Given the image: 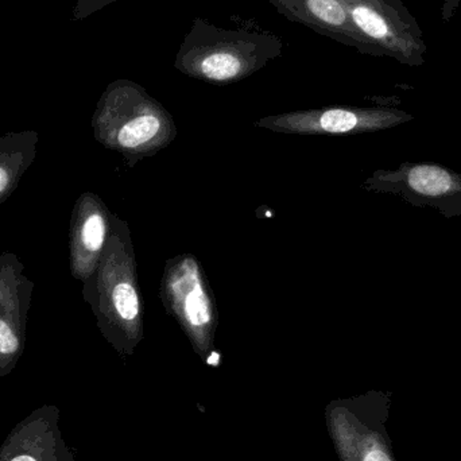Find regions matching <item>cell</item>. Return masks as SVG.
<instances>
[{"label": "cell", "mask_w": 461, "mask_h": 461, "mask_svg": "<svg viewBox=\"0 0 461 461\" xmlns=\"http://www.w3.org/2000/svg\"><path fill=\"white\" fill-rule=\"evenodd\" d=\"M411 121L414 116L400 108L333 105L266 116L254 126L279 134L357 135L384 131Z\"/></svg>", "instance_id": "obj_7"}, {"label": "cell", "mask_w": 461, "mask_h": 461, "mask_svg": "<svg viewBox=\"0 0 461 461\" xmlns=\"http://www.w3.org/2000/svg\"><path fill=\"white\" fill-rule=\"evenodd\" d=\"M461 0H443V7H441V19L444 23H448L456 15L459 10Z\"/></svg>", "instance_id": "obj_14"}, {"label": "cell", "mask_w": 461, "mask_h": 461, "mask_svg": "<svg viewBox=\"0 0 461 461\" xmlns=\"http://www.w3.org/2000/svg\"><path fill=\"white\" fill-rule=\"evenodd\" d=\"M387 2H389L390 5H394L397 10L403 11V13H409L408 8L403 5V3L401 2V0H387Z\"/></svg>", "instance_id": "obj_15"}, {"label": "cell", "mask_w": 461, "mask_h": 461, "mask_svg": "<svg viewBox=\"0 0 461 461\" xmlns=\"http://www.w3.org/2000/svg\"><path fill=\"white\" fill-rule=\"evenodd\" d=\"M83 297L97 327L121 354L131 355L145 336V308L127 221L113 215L110 236Z\"/></svg>", "instance_id": "obj_1"}, {"label": "cell", "mask_w": 461, "mask_h": 461, "mask_svg": "<svg viewBox=\"0 0 461 461\" xmlns=\"http://www.w3.org/2000/svg\"><path fill=\"white\" fill-rule=\"evenodd\" d=\"M113 213L92 192L76 200L69 226V267L73 278L86 284L99 266L110 236Z\"/></svg>", "instance_id": "obj_9"}, {"label": "cell", "mask_w": 461, "mask_h": 461, "mask_svg": "<svg viewBox=\"0 0 461 461\" xmlns=\"http://www.w3.org/2000/svg\"><path fill=\"white\" fill-rule=\"evenodd\" d=\"M284 41L273 32L221 29L196 18L181 42L175 68L212 86H230L284 56Z\"/></svg>", "instance_id": "obj_3"}, {"label": "cell", "mask_w": 461, "mask_h": 461, "mask_svg": "<svg viewBox=\"0 0 461 461\" xmlns=\"http://www.w3.org/2000/svg\"><path fill=\"white\" fill-rule=\"evenodd\" d=\"M281 15L303 24L317 34L357 49L360 54L376 56V51L352 26L344 0H267Z\"/></svg>", "instance_id": "obj_11"}, {"label": "cell", "mask_w": 461, "mask_h": 461, "mask_svg": "<svg viewBox=\"0 0 461 461\" xmlns=\"http://www.w3.org/2000/svg\"><path fill=\"white\" fill-rule=\"evenodd\" d=\"M363 189L438 211L446 219L461 216V173L436 162H403L394 169L375 170Z\"/></svg>", "instance_id": "obj_6"}, {"label": "cell", "mask_w": 461, "mask_h": 461, "mask_svg": "<svg viewBox=\"0 0 461 461\" xmlns=\"http://www.w3.org/2000/svg\"><path fill=\"white\" fill-rule=\"evenodd\" d=\"M115 2L118 0H77L73 7L72 19L73 21H84Z\"/></svg>", "instance_id": "obj_13"}, {"label": "cell", "mask_w": 461, "mask_h": 461, "mask_svg": "<svg viewBox=\"0 0 461 461\" xmlns=\"http://www.w3.org/2000/svg\"><path fill=\"white\" fill-rule=\"evenodd\" d=\"M95 140L121 154L129 167L154 157L177 137L169 111L135 81L108 84L92 116Z\"/></svg>", "instance_id": "obj_2"}, {"label": "cell", "mask_w": 461, "mask_h": 461, "mask_svg": "<svg viewBox=\"0 0 461 461\" xmlns=\"http://www.w3.org/2000/svg\"><path fill=\"white\" fill-rule=\"evenodd\" d=\"M11 461H37L34 459V457L32 456H18L15 457V459H13Z\"/></svg>", "instance_id": "obj_16"}, {"label": "cell", "mask_w": 461, "mask_h": 461, "mask_svg": "<svg viewBox=\"0 0 461 461\" xmlns=\"http://www.w3.org/2000/svg\"><path fill=\"white\" fill-rule=\"evenodd\" d=\"M34 286L18 255L0 254V362L21 355Z\"/></svg>", "instance_id": "obj_10"}, {"label": "cell", "mask_w": 461, "mask_h": 461, "mask_svg": "<svg viewBox=\"0 0 461 461\" xmlns=\"http://www.w3.org/2000/svg\"><path fill=\"white\" fill-rule=\"evenodd\" d=\"M159 297L194 352L210 362L215 351L219 312L202 263L194 254L185 252L167 260Z\"/></svg>", "instance_id": "obj_4"}, {"label": "cell", "mask_w": 461, "mask_h": 461, "mask_svg": "<svg viewBox=\"0 0 461 461\" xmlns=\"http://www.w3.org/2000/svg\"><path fill=\"white\" fill-rule=\"evenodd\" d=\"M352 26L378 57H392L409 67L425 64L427 45L411 11L403 13L387 0H344Z\"/></svg>", "instance_id": "obj_8"}, {"label": "cell", "mask_w": 461, "mask_h": 461, "mask_svg": "<svg viewBox=\"0 0 461 461\" xmlns=\"http://www.w3.org/2000/svg\"><path fill=\"white\" fill-rule=\"evenodd\" d=\"M40 134L32 130L0 137V205L16 191L37 157Z\"/></svg>", "instance_id": "obj_12"}, {"label": "cell", "mask_w": 461, "mask_h": 461, "mask_svg": "<svg viewBox=\"0 0 461 461\" xmlns=\"http://www.w3.org/2000/svg\"><path fill=\"white\" fill-rule=\"evenodd\" d=\"M392 397L371 390L330 403L327 425L340 461H398L387 428Z\"/></svg>", "instance_id": "obj_5"}]
</instances>
